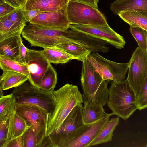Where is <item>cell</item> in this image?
Wrapping results in <instances>:
<instances>
[{"mask_svg":"<svg viewBox=\"0 0 147 147\" xmlns=\"http://www.w3.org/2000/svg\"><path fill=\"white\" fill-rule=\"evenodd\" d=\"M22 36L31 46L54 47L62 43L77 44L86 47L87 34L73 29L58 30L38 27L30 23L22 30Z\"/></svg>","mask_w":147,"mask_h":147,"instance_id":"6da1fadb","label":"cell"},{"mask_svg":"<svg viewBox=\"0 0 147 147\" xmlns=\"http://www.w3.org/2000/svg\"><path fill=\"white\" fill-rule=\"evenodd\" d=\"M53 92L56 103L53 111L49 116L47 136L57 131L73 109L83 103L82 94L76 85L67 83Z\"/></svg>","mask_w":147,"mask_h":147,"instance_id":"7a4b0ae2","label":"cell"},{"mask_svg":"<svg viewBox=\"0 0 147 147\" xmlns=\"http://www.w3.org/2000/svg\"><path fill=\"white\" fill-rule=\"evenodd\" d=\"M107 104L115 115L127 120L137 109L136 96L127 80L113 81L109 87Z\"/></svg>","mask_w":147,"mask_h":147,"instance_id":"3957f363","label":"cell"},{"mask_svg":"<svg viewBox=\"0 0 147 147\" xmlns=\"http://www.w3.org/2000/svg\"><path fill=\"white\" fill-rule=\"evenodd\" d=\"M82 62L80 79L83 102L91 101L105 106L109 96V82L102 79L87 58Z\"/></svg>","mask_w":147,"mask_h":147,"instance_id":"277c9868","label":"cell"},{"mask_svg":"<svg viewBox=\"0 0 147 147\" xmlns=\"http://www.w3.org/2000/svg\"><path fill=\"white\" fill-rule=\"evenodd\" d=\"M11 93L15 104L38 106L46 111L49 115L55 106L56 101L53 92L43 90L28 82L15 87Z\"/></svg>","mask_w":147,"mask_h":147,"instance_id":"5b68a950","label":"cell"},{"mask_svg":"<svg viewBox=\"0 0 147 147\" xmlns=\"http://www.w3.org/2000/svg\"><path fill=\"white\" fill-rule=\"evenodd\" d=\"M15 113L34 131L37 138V147H40L47 136L49 113L42 108L34 105L15 104Z\"/></svg>","mask_w":147,"mask_h":147,"instance_id":"8992f818","label":"cell"},{"mask_svg":"<svg viewBox=\"0 0 147 147\" xmlns=\"http://www.w3.org/2000/svg\"><path fill=\"white\" fill-rule=\"evenodd\" d=\"M67 12L70 24L109 25L105 16L98 8L85 3L69 0Z\"/></svg>","mask_w":147,"mask_h":147,"instance_id":"52a82bcc","label":"cell"},{"mask_svg":"<svg viewBox=\"0 0 147 147\" xmlns=\"http://www.w3.org/2000/svg\"><path fill=\"white\" fill-rule=\"evenodd\" d=\"M86 58L104 80L115 82L124 80L128 69V63H119L107 59L97 52H92Z\"/></svg>","mask_w":147,"mask_h":147,"instance_id":"ba28073f","label":"cell"},{"mask_svg":"<svg viewBox=\"0 0 147 147\" xmlns=\"http://www.w3.org/2000/svg\"><path fill=\"white\" fill-rule=\"evenodd\" d=\"M83 107L82 103L75 106L65 119L58 130L47 135L53 147H61L71 135L84 124Z\"/></svg>","mask_w":147,"mask_h":147,"instance_id":"9c48e42d","label":"cell"},{"mask_svg":"<svg viewBox=\"0 0 147 147\" xmlns=\"http://www.w3.org/2000/svg\"><path fill=\"white\" fill-rule=\"evenodd\" d=\"M128 63L127 80L136 96L147 78V51L138 47L134 51Z\"/></svg>","mask_w":147,"mask_h":147,"instance_id":"30bf717a","label":"cell"},{"mask_svg":"<svg viewBox=\"0 0 147 147\" xmlns=\"http://www.w3.org/2000/svg\"><path fill=\"white\" fill-rule=\"evenodd\" d=\"M112 113H107L99 120L87 124H84L77 129L64 143L62 147H88L109 120Z\"/></svg>","mask_w":147,"mask_h":147,"instance_id":"8fae6325","label":"cell"},{"mask_svg":"<svg viewBox=\"0 0 147 147\" xmlns=\"http://www.w3.org/2000/svg\"><path fill=\"white\" fill-rule=\"evenodd\" d=\"M69 28L105 40L117 49L123 48L126 44L124 37L115 32L109 25L103 26L71 24Z\"/></svg>","mask_w":147,"mask_h":147,"instance_id":"7c38bea8","label":"cell"},{"mask_svg":"<svg viewBox=\"0 0 147 147\" xmlns=\"http://www.w3.org/2000/svg\"><path fill=\"white\" fill-rule=\"evenodd\" d=\"M67 5L57 11L43 12L32 19L29 23L45 28L66 30L70 25L67 12Z\"/></svg>","mask_w":147,"mask_h":147,"instance_id":"4fadbf2b","label":"cell"},{"mask_svg":"<svg viewBox=\"0 0 147 147\" xmlns=\"http://www.w3.org/2000/svg\"><path fill=\"white\" fill-rule=\"evenodd\" d=\"M26 66L29 73L28 80L33 86L38 88L39 83L51 64L43 55L42 50L26 48Z\"/></svg>","mask_w":147,"mask_h":147,"instance_id":"5bb4252c","label":"cell"},{"mask_svg":"<svg viewBox=\"0 0 147 147\" xmlns=\"http://www.w3.org/2000/svg\"><path fill=\"white\" fill-rule=\"evenodd\" d=\"M69 0H27L24 11L37 9L42 12L60 10L67 4Z\"/></svg>","mask_w":147,"mask_h":147,"instance_id":"9a60e30c","label":"cell"},{"mask_svg":"<svg viewBox=\"0 0 147 147\" xmlns=\"http://www.w3.org/2000/svg\"><path fill=\"white\" fill-rule=\"evenodd\" d=\"M110 9L115 15L130 10L147 13V0H116L111 4Z\"/></svg>","mask_w":147,"mask_h":147,"instance_id":"2e32d148","label":"cell"},{"mask_svg":"<svg viewBox=\"0 0 147 147\" xmlns=\"http://www.w3.org/2000/svg\"><path fill=\"white\" fill-rule=\"evenodd\" d=\"M82 109V119L84 124L92 123L101 119L107 114L103 106L91 101L84 102Z\"/></svg>","mask_w":147,"mask_h":147,"instance_id":"e0dca14e","label":"cell"},{"mask_svg":"<svg viewBox=\"0 0 147 147\" xmlns=\"http://www.w3.org/2000/svg\"><path fill=\"white\" fill-rule=\"evenodd\" d=\"M15 106L0 117V147H6L13 136L14 119L9 116Z\"/></svg>","mask_w":147,"mask_h":147,"instance_id":"ac0fdd59","label":"cell"},{"mask_svg":"<svg viewBox=\"0 0 147 147\" xmlns=\"http://www.w3.org/2000/svg\"><path fill=\"white\" fill-rule=\"evenodd\" d=\"M27 80L28 77L23 74L13 71H4L1 76L0 85L4 90L19 86Z\"/></svg>","mask_w":147,"mask_h":147,"instance_id":"d6986e66","label":"cell"},{"mask_svg":"<svg viewBox=\"0 0 147 147\" xmlns=\"http://www.w3.org/2000/svg\"><path fill=\"white\" fill-rule=\"evenodd\" d=\"M119 117L113 118L109 120L97 136L90 143L88 147L112 141L113 132L119 125Z\"/></svg>","mask_w":147,"mask_h":147,"instance_id":"ffe728a7","label":"cell"},{"mask_svg":"<svg viewBox=\"0 0 147 147\" xmlns=\"http://www.w3.org/2000/svg\"><path fill=\"white\" fill-rule=\"evenodd\" d=\"M26 25L12 22L3 17L0 18V41L11 37L21 35Z\"/></svg>","mask_w":147,"mask_h":147,"instance_id":"44dd1931","label":"cell"},{"mask_svg":"<svg viewBox=\"0 0 147 147\" xmlns=\"http://www.w3.org/2000/svg\"><path fill=\"white\" fill-rule=\"evenodd\" d=\"M21 35L11 37L0 41V56L14 60L19 53V39Z\"/></svg>","mask_w":147,"mask_h":147,"instance_id":"7402d4cb","label":"cell"},{"mask_svg":"<svg viewBox=\"0 0 147 147\" xmlns=\"http://www.w3.org/2000/svg\"><path fill=\"white\" fill-rule=\"evenodd\" d=\"M118 15L129 25L140 27L147 31V13L130 10L121 12Z\"/></svg>","mask_w":147,"mask_h":147,"instance_id":"603a6c76","label":"cell"},{"mask_svg":"<svg viewBox=\"0 0 147 147\" xmlns=\"http://www.w3.org/2000/svg\"><path fill=\"white\" fill-rule=\"evenodd\" d=\"M43 49L42 50V53L50 63L63 64L74 59L71 55L56 47Z\"/></svg>","mask_w":147,"mask_h":147,"instance_id":"cb8c5ba5","label":"cell"},{"mask_svg":"<svg viewBox=\"0 0 147 147\" xmlns=\"http://www.w3.org/2000/svg\"><path fill=\"white\" fill-rule=\"evenodd\" d=\"M55 47L61 49L71 55L74 59L82 62L92 52L81 45L73 43H62Z\"/></svg>","mask_w":147,"mask_h":147,"instance_id":"d4e9b609","label":"cell"},{"mask_svg":"<svg viewBox=\"0 0 147 147\" xmlns=\"http://www.w3.org/2000/svg\"><path fill=\"white\" fill-rule=\"evenodd\" d=\"M0 68L3 71H11L19 72L29 77L26 65L20 63L10 58L0 56Z\"/></svg>","mask_w":147,"mask_h":147,"instance_id":"484cf974","label":"cell"},{"mask_svg":"<svg viewBox=\"0 0 147 147\" xmlns=\"http://www.w3.org/2000/svg\"><path fill=\"white\" fill-rule=\"evenodd\" d=\"M57 80L56 71L51 64L42 78L38 88L46 91L53 92Z\"/></svg>","mask_w":147,"mask_h":147,"instance_id":"4316f807","label":"cell"},{"mask_svg":"<svg viewBox=\"0 0 147 147\" xmlns=\"http://www.w3.org/2000/svg\"><path fill=\"white\" fill-rule=\"evenodd\" d=\"M129 30L138 47L142 50L147 51V31L141 27L131 25Z\"/></svg>","mask_w":147,"mask_h":147,"instance_id":"83f0119b","label":"cell"},{"mask_svg":"<svg viewBox=\"0 0 147 147\" xmlns=\"http://www.w3.org/2000/svg\"><path fill=\"white\" fill-rule=\"evenodd\" d=\"M138 109L144 110L147 107V78L143 83L138 94L136 95Z\"/></svg>","mask_w":147,"mask_h":147,"instance_id":"f1b7e54d","label":"cell"},{"mask_svg":"<svg viewBox=\"0 0 147 147\" xmlns=\"http://www.w3.org/2000/svg\"><path fill=\"white\" fill-rule=\"evenodd\" d=\"M29 127L24 120L15 112L12 139L22 135Z\"/></svg>","mask_w":147,"mask_h":147,"instance_id":"f546056e","label":"cell"},{"mask_svg":"<svg viewBox=\"0 0 147 147\" xmlns=\"http://www.w3.org/2000/svg\"><path fill=\"white\" fill-rule=\"evenodd\" d=\"M23 11V7L20 6L16 8L13 11L3 17L12 22L26 25L27 22L24 16Z\"/></svg>","mask_w":147,"mask_h":147,"instance_id":"4dcf8cb0","label":"cell"},{"mask_svg":"<svg viewBox=\"0 0 147 147\" xmlns=\"http://www.w3.org/2000/svg\"><path fill=\"white\" fill-rule=\"evenodd\" d=\"M23 135L24 147H37V138L36 135L30 127H29Z\"/></svg>","mask_w":147,"mask_h":147,"instance_id":"1f68e13d","label":"cell"},{"mask_svg":"<svg viewBox=\"0 0 147 147\" xmlns=\"http://www.w3.org/2000/svg\"><path fill=\"white\" fill-rule=\"evenodd\" d=\"M15 103L14 99L12 93L4 96L0 98V117Z\"/></svg>","mask_w":147,"mask_h":147,"instance_id":"d6a6232c","label":"cell"},{"mask_svg":"<svg viewBox=\"0 0 147 147\" xmlns=\"http://www.w3.org/2000/svg\"><path fill=\"white\" fill-rule=\"evenodd\" d=\"M19 55L14 60L20 63L26 65L28 57L26 47L24 45L21 36L19 39Z\"/></svg>","mask_w":147,"mask_h":147,"instance_id":"836d02e7","label":"cell"},{"mask_svg":"<svg viewBox=\"0 0 147 147\" xmlns=\"http://www.w3.org/2000/svg\"><path fill=\"white\" fill-rule=\"evenodd\" d=\"M15 8L5 2L0 5V18L8 14Z\"/></svg>","mask_w":147,"mask_h":147,"instance_id":"e575fe53","label":"cell"},{"mask_svg":"<svg viewBox=\"0 0 147 147\" xmlns=\"http://www.w3.org/2000/svg\"><path fill=\"white\" fill-rule=\"evenodd\" d=\"M6 147H24L23 135L12 139L7 144Z\"/></svg>","mask_w":147,"mask_h":147,"instance_id":"d590c367","label":"cell"},{"mask_svg":"<svg viewBox=\"0 0 147 147\" xmlns=\"http://www.w3.org/2000/svg\"><path fill=\"white\" fill-rule=\"evenodd\" d=\"M42 13L38 10L33 9L23 11L24 18L27 22H29L38 14Z\"/></svg>","mask_w":147,"mask_h":147,"instance_id":"8d00e7d4","label":"cell"},{"mask_svg":"<svg viewBox=\"0 0 147 147\" xmlns=\"http://www.w3.org/2000/svg\"><path fill=\"white\" fill-rule=\"evenodd\" d=\"M77 1L90 5L94 7L98 8V3L99 0H70Z\"/></svg>","mask_w":147,"mask_h":147,"instance_id":"74e56055","label":"cell"},{"mask_svg":"<svg viewBox=\"0 0 147 147\" xmlns=\"http://www.w3.org/2000/svg\"><path fill=\"white\" fill-rule=\"evenodd\" d=\"M7 3L14 7L16 8L20 6L16 0H5Z\"/></svg>","mask_w":147,"mask_h":147,"instance_id":"f35d334b","label":"cell"},{"mask_svg":"<svg viewBox=\"0 0 147 147\" xmlns=\"http://www.w3.org/2000/svg\"><path fill=\"white\" fill-rule=\"evenodd\" d=\"M18 4L20 6L23 7L27 0H16Z\"/></svg>","mask_w":147,"mask_h":147,"instance_id":"ab89813d","label":"cell"},{"mask_svg":"<svg viewBox=\"0 0 147 147\" xmlns=\"http://www.w3.org/2000/svg\"><path fill=\"white\" fill-rule=\"evenodd\" d=\"M0 77L1 76L0 75ZM3 91L0 85V98L4 96Z\"/></svg>","mask_w":147,"mask_h":147,"instance_id":"60d3db41","label":"cell"},{"mask_svg":"<svg viewBox=\"0 0 147 147\" xmlns=\"http://www.w3.org/2000/svg\"><path fill=\"white\" fill-rule=\"evenodd\" d=\"M5 2V0H0V5Z\"/></svg>","mask_w":147,"mask_h":147,"instance_id":"b9f144b4","label":"cell"}]
</instances>
